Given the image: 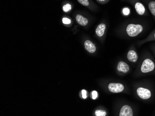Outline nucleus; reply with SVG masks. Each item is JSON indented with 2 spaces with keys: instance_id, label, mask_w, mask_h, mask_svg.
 <instances>
[{
  "instance_id": "1",
  "label": "nucleus",
  "mask_w": 155,
  "mask_h": 116,
  "mask_svg": "<svg viewBox=\"0 0 155 116\" xmlns=\"http://www.w3.org/2000/svg\"><path fill=\"white\" fill-rule=\"evenodd\" d=\"M143 28L141 24H130L126 27V32L130 37H137L142 33Z\"/></svg>"
},
{
  "instance_id": "13",
  "label": "nucleus",
  "mask_w": 155,
  "mask_h": 116,
  "mask_svg": "<svg viewBox=\"0 0 155 116\" xmlns=\"http://www.w3.org/2000/svg\"><path fill=\"white\" fill-rule=\"evenodd\" d=\"M153 40L155 41V31L150 34L148 37H147L145 40L142 41L141 42L142 43H144L146 42Z\"/></svg>"
},
{
  "instance_id": "9",
  "label": "nucleus",
  "mask_w": 155,
  "mask_h": 116,
  "mask_svg": "<svg viewBox=\"0 0 155 116\" xmlns=\"http://www.w3.org/2000/svg\"><path fill=\"white\" fill-rule=\"evenodd\" d=\"M117 70L118 71L122 72L124 73H126L129 71L130 67L127 64L121 61L118 63L117 66Z\"/></svg>"
},
{
  "instance_id": "5",
  "label": "nucleus",
  "mask_w": 155,
  "mask_h": 116,
  "mask_svg": "<svg viewBox=\"0 0 155 116\" xmlns=\"http://www.w3.org/2000/svg\"><path fill=\"white\" fill-rule=\"evenodd\" d=\"M108 89L110 92L118 93L122 92L124 89V86L121 84L117 83H111L108 85Z\"/></svg>"
},
{
  "instance_id": "7",
  "label": "nucleus",
  "mask_w": 155,
  "mask_h": 116,
  "mask_svg": "<svg viewBox=\"0 0 155 116\" xmlns=\"http://www.w3.org/2000/svg\"><path fill=\"white\" fill-rule=\"evenodd\" d=\"M143 2L147 5L151 14L155 18V0H143Z\"/></svg>"
},
{
  "instance_id": "15",
  "label": "nucleus",
  "mask_w": 155,
  "mask_h": 116,
  "mask_svg": "<svg viewBox=\"0 0 155 116\" xmlns=\"http://www.w3.org/2000/svg\"><path fill=\"white\" fill-rule=\"evenodd\" d=\"M78 1L83 6H86V7L88 6L90 4L89 0H78Z\"/></svg>"
},
{
  "instance_id": "18",
  "label": "nucleus",
  "mask_w": 155,
  "mask_h": 116,
  "mask_svg": "<svg viewBox=\"0 0 155 116\" xmlns=\"http://www.w3.org/2000/svg\"><path fill=\"white\" fill-rule=\"evenodd\" d=\"M63 23L65 24H69L71 23V20L68 18H64L62 19Z\"/></svg>"
},
{
  "instance_id": "21",
  "label": "nucleus",
  "mask_w": 155,
  "mask_h": 116,
  "mask_svg": "<svg viewBox=\"0 0 155 116\" xmlns=\"http://www.w3.org/2000/svg\"><path fill=\"white\" fill-rule=\"evenodd\" d=\"M100 1H104V0H100Z\"/></svg>"
},
{
  "instance_id": "11",
  "label": "nucleus",
  "mask_w": 155,
  "mask_h": 116,
  "mask_svg": "<svg viewBox=\"0 0 155 116\" xmlns=\"http://www.w3.org/2000/svg\"><path fill=\"white\" fill-rule=\"evenodd\" d=\"M106 29V26L104 23L100 24L96 29V34L98 37H101L103 36Z\"/></svg>"
},
{
  "instance_id": "2",
  "label": "nucleus",
  "mask_w": 155,
  "mask_h": 116,
  "mask_svg": "<svg viewBox=\"0 0 155 116\" xmlns=\"http://www.w3.org/2000/svg\"><path fill=\"white\" fill-rule=\"evenodd\" d=\"M155 69V63L150 58L144 59L140 66V71L143 74L152 72Z\"/></svg>"
},
{
  "instance_id": "16",
  "label": "nucleus",
  "mask_w": 155,
  "mask_h": 116,
  "mask_svg": "<svg viewBox=\"0 0 155 116\" xmlns=\"http://www.w3.org/2000/svg\"><path fill=\"white\" fill-rule=\"evenodd\" d=\"M107 113L104 111L96 110L95 111V115L96 116H105Z\"/></svg>"
},
{
  "instance_id": "6",
  "label": "nucleus",
  "mask_w": 155,
  "mask_h": 116,
  "mask_svg": "<svg viewBox=\"0 0 155 116\" xmlns=\"http://www.w3.org/2000/svg\"><path fill=\"white\" fill-rule=\"evenodd\" d=\"M133 111L130 106L128 105H124L121 109L119 116H132Z\"/></svg>"
},
{
  "instance_id": "8",
  "label": "nucleus",
  "mask_w": 155,
  "mask_h": 116,
  "mask_svg": "<svg viewBox=\"0 0 155 116\" xmlns=\"http://www.w3.org/2000/svg\"><path fill=\"white\" fill-rule=\"evenodd\" d=\"M84 45L85 49L89 52L93 53L95 52L96 48L95 45L91 41L87 40L84 42Z\"/></svg>"
},
{
  "instance_id": "14",
  "label": "nucleus",
  "mask_w": 155,
  "mask_h": 116,
  "mask_svg": "<svg viewBox=\"0 0 155 116\" xmlns=\"http://www.w3.org/2000/svg\"><path fill=\"white\" fill-rule=\"evenodd\" d=\"M72 9L71 5L69 4H67L63 7V10L65 12H68L70 11Z\"/></svg>"
},
{
  "instance_id": "10",
  "label": "nucleus",
  "mask_w": 155,
  "mask_h": 116,
  "mask_svg": "<svg viewBox=\"0 0 155 116\" xmlns=\"http://www.w3.org/2000/svg\"><path fill=\"white\" fill-rule=\"evenodd\" d=\"M127 58L130 62L136 63L138 59L137 53L134 50H130L128 52Z\"/></svg>"
},
{
  "instance_id": "20",
  "label": "nucleus",
  "mask_w": 155,
  "mask_h": 116,
  "mask_svg": "<svg viewBox=\"0 0 155 116\" xmlns=\"http://www.w3.org/2000/svg\"><path fill=\"white\" fill-rule=\"evenodd\" d=\"M82 94L83 98L84 99L87 98V95L86 90H82Z\"/></svg>"
},
{
  "instance_id": "12",
  "label": "nucleus",
  "mask_w": 155,
  "mask_h": 116,
  "mask_svg": "<svg viewBox=\"0 0 155 116\" xmlns=\"http://www.w3.org/2000/svg\"><path fill=\"white\" fill-rule=\"evenodd\" d=\"M76 20L78 24L82 26H86L88 23V20L81 14H77L76 16Z\"/></svg>"
},
{
  "instance_id": "22",
  "label": "nucleus",
  "mask_w": 155,
  "mask_h": 116,
  "mask_svg": "<svg viewBox=\"0 0 155 116\" xmlns=\"http://www.w3.org/2000/svg\"><path fill=\"white\" fill-rule=\"evenodd\" d=\"M154 50H155V49H154Z\"/></svg>"
},
{
  "instance_id": "17",
  "label": "nucleus",
  "mask_w": 155,
  "mask_h": 116,
  "mask_svg": "<svg viewBox=\"0 0 155 116\" xmlns=\"http://www.w3.org/2000/svg\"><path fill=\"white\" fill-rule=\"evenodd\" d=\"M123 13L124 15H129L130 14V10L128 8H125L123 9Z\"/></svg>"
},
{
  "instance_id": "4",
  "label": "nucleus",
  "mask_w": 155,
  "mask_h": 116,
  "mask_svg": "<svg viewBox=\"0 0 155 116\" xmlns=\"http://www.w3.org/2000/svg\"><path fill=\"white\" fill-rule=\"evenodd\" d=\"M137 93L138 96L141 99L143 100H148L150 99L152 96V92L150 89L149 88L142 86H140L137 88Z\"/></svg>"
},
{
  "instance_id": "3",
  "label": "nucleus",
  "mask_w": 155,
  "mask_h": 116,
  "mask_svg": "<svg viewBox=\"0 0 155 116\" xmlns=\"http://www.w3.org/2000/svg\"><path fill=\"white\" fill-rule=\"evenodd\" d=\"M133 6L137 13L139 15L143 16L147 13L146 8L140 0H125Z\"/></svg>"
},
{
  "instance_id": "19",
  "label": "nucleus",
  "mask_w": 155,
  "mask_h": 116,
  "mask_svg": "<svg viewBox=\"0 0 155 116\" xmlns=\"http://www.w3.org/2000/svg\"><path fill=\"white\" fill-rule=\"evenodd\" d=\"M91 94H92V98H93V99H95L97 98V92L96 91H94L92 92Z\"/></svg>"
}]
</instances>
